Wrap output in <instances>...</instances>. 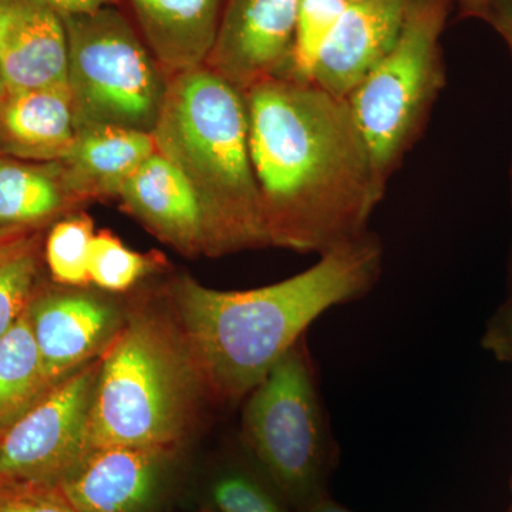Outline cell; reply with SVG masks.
<instances>
[{"label": "cell", "instance_id": "6da1fadb", "mask_svg": "<svg viewBox=\"0 0 512 512\" xmlns=\"http://www.w3.org/2000/svg\"><path fill=\"white\" fill-rule=\"evenodd\" d=\"M244 94L269 247L323 254L366 234L384 192L348 100L291 76Z\"/></svg>", "mask_w": 512, "mask_h": 512}, {"label": "cell", "instance_id": "7a4b0ae2", "mask_svg": "<svg viewBox=\"0 0 512 512\" xmlns=\"http://www.w3.org/2000/svg\"><path fill=\"white\" fill-rule=\"evenodd\" d=\"M375 234L320 254L301 274L249 291H218L183 276L171 291L173 312L205 392L220 403L245 399L333 306L372 291L382 272Z\"/></svg>", "mask_w": 512, "mask_h": 512}, {"label": "cell", "instance_id": "3957f363", "mask_svg": "<svg viewBox=\"0 0 512 512\" xmlns=\"http://www.w3.org/2000/svg\"><path fill=\"white\" fill-rule=\"evenodd\" d=\"M151 134L200 200L217 255L269 247L244 92L208 66L175 74Z\"/></svg>", "mask_w": 512, "mask_h": 512}, {"label": "cell", "instance_id": "277c9868", "mask_svg": "<svg viewBox=\"0 0 512 512\" xmlns=\"http://www.w3.org/2000/svg\"><path fill=\"white\" fill-rule=\"evenodd\" d=\"M207 396L173 312L127 311L101 356L87 450L124 446L178 451Z\"/></svg>", "mask_w": 512, "mask_h": 512}, {"label": "cell", "instance_id": "5b68a950", "mask_svg": "<svg viewBox=\"0 0 512 512\" xmlns=\"http://www.w3.org/2000/svg\"><path fill=\"white\" fill-rule=\"evenodd\" d=\"M245 399L242 444L289 507L302 512L329 495L336 454L301 340Z\"/></svg>", "mask_w": 512, "mask_h": 512}, {"label": "cell", "instance_id": "8992f818", "mask_svg": "<svg viewBox=\"0 0 512 512\" xmlns=\"http://www.w3.org/2000/svg\"><path fill=\"white\" fill-rule=\"evenodd\" d=\"M448 10L450 0H412L396 45L348 97L383 192L446 82L440 37Z\"/></svg>", "mask_w": 512, "mask_h": 512}, {"label": "cell", "instance_id": "52a82bcc", "mask_svg": "<svg viewBox=\"0 0 512 512\" xmlns=\"http://www.w3.org/2000/svg\"><path fill=\"white\" fill-rule=\"evenodd\" d=\"M69 89L76 124L153 133L168 82L150 49L117 6L64 16Z\"/></svg>", "mask_w": 512, "mask_h": 512}, {"label": "cell", "instance_id": "ba28073f", "mask_svg": "<svg viewBox=\"0 0 512 512\" xmlns=\"http://www.w3.org/2000/svg\"><path fill=\"white\" fill-rule=\"evenodd\" d=\"M100 365L101 357L66 377L0 436V484L57 485L89 454Z\"/></svg>", "mask_w": 512, "mask_h": 512}, {"label": "cell", "instance_id": "9c48e42d", "mask_svg": "<svg viewBox=\"0 0 512 512\" xmlns=\"http://www.w3.org/2000/svg\"><path fill=\"white\" fill-rule=\"evenodd\" d=\"M126 315L116 302L82 288L33 296L28 316L50 384L57 386L100 359L119 335Z\"/></svg>", "mask_w": 512, "mask_h": 512}, {"label": "cell", "instance_id": "30bf717a", "mask_svg": "<svg viewBox=\"0 0 512 512\" xmlns=\"http://www.w3.org/2000/svg\"><path fill=\"white\" fill-rule=\"evenodd\" d=\"M298 8L299 0H224L217 42L205 66L244 93L284 76Z\"/></svg>", "mask_w": 512, "mask_h": 512}, {"label": "cell", "instance_id": "8fae6325", "mask_svg": "<svg viewBox=\"0 0 512 512\" xmlns=\"http://www.w3.org/2000/svg\"><path fill=\"white\" fill-rule=\"evenodd\" d=\"M177 451L113 446L90 451L57 487L77 512H153Z\"/></svg>", "mask_w": 512, "mask_h": 512}, {"label": "cell", "instance_id": "7c38bea8", "mask_svg": "<svg viewBox=\"0 0 512 512\" xmlns=\"http://www.w3.org/2000/svg\"><path fill=\"white\" fill-rule=\"evenodd\" d=\"M410 3L412 0L350 2L320 52L311 83L348 100L396 45Z\"/></svg>", "mask_w": 512, "mask_h": 512}, {"label": "cell", "instance_id": "4fadbf2b", "mask_svg": "<svg viewBox=\"0 0 512 512\" xmlns=\"http://www.w3.org/2000/svg\"><path fill=\"white\" fill-rule=\"evenodd\" d=\"M124 210L164 244L188 256H217L210 222L183 174L154 154L121 188Z\"/></svg>", "mask_w": 512, "mask_h": 512}, {"label": "cell", "instance_id": "5bb4252c", "mask_svg": "<svg viewBox=\"0 0 512 512\" xmlns=\"http://www.w3.org/2000/svg\"><path fill=\"white\" fill-rule=\"evenodd\" d=\"M0 69L8 94L69 87L62 16L37 0H0Z\"/></svg>", "mask_w": 512, "mask_h": 512}, {"label": "cell", "instance_id": "9a60e30c", "mask_svg": "<svg viewBox=\"0 0 512 512\" xmlns=\"http://www.w3.org/2000/svg\"><path fill=\"white\" fill-rule=\"evenodd\" d=\"M157 153L153 134L110 124H76L72 150L57 161L74 200L119 197L121 188Z\"/></svg>", "mask_w": 512, "mask_h": 512}, {"label": "cell", "instance_id": "2e32d148", "mask_svg": "<svg viewBox=\"0 0 512 512\" xmlns=\"http://www.w3.org/2000/svg\"><path fill=\"white\" fill-rule=\"evenodd\" d=\"M144 40L171 76L205 66L220 30L224 0H128Z\"/></svg>", "mask_w": 512, "mask_h": 512}, {"label": "cell", "instance_id": "e0dca14e", "mask_svg": "<svg viewBox=\"0 0 512 512\" xmlns=\"http://www.w3.org/2000/svg\"><path fill=\"white\" fill-rule=\"evenodd\" d=\"M76 138L69 87L9 93L0 104V153L57 163Z\"/></svg>", "mask_w": 512, "mask_h": 512}, {"label": "cell", "instance_id": "ac0fdd59", "mask_svg": "<svg viewBox=\"0 0 512 512\" xmlns=\"http://www.w3.org/2000/svg\"><path fill=\"white\" fill-rule=\"evenodd\" d=\"M37 349L28 309L0 338V436L53 389Z\"/></svg>", "mask_w": 512, "mask_h": 512}, {"label": "cell", "instance_id": "d6986e66", "mask_svg": "<svg viewBox=\"0 0 512 512\" xmlns=\"http://www.w3.org/2000/svg\"><path fill=\"white\" fill-rule=\"evenodd\" d=\"M74 200L59 165L33 167L0 160V227H26L45 221Z\"/></svg>", "mask_w": 512, "mask_h": 512}, {"label": "cell", "instance_id": "ffe728a7", "mask_svg": "<svg viewBox=\"0 0 512 512\" xmlns=\"http://www.w3.org/2000/svg\"><path fill=\"white\" fill-rule=\"evenodd\" d=\"M92 218L77 214L50 229L46 239V262L57 284L84 288L90 284L89 259L94 238Z\"/></svg>", "mask_w": 512, "mask_h": 512}, {"label": "cell", "instance_id": "44dd1931", "mask_svg": "<svg viewBox=\"0 0 512 512\" xmlns=\"http://www.w3.org/2000/svg\"><path fill=\"white\" fill-rule=\"evenodd\" d=\"M350 2L352 0H299L291 64L284 76L311 82L320 52Z\"/></svg>", "mask_w": 512, "mask_h": 512}, {"label": "cell", "instance_id": "7402d4cb", "mask_svg": "<svg viewBox=\"0 0 512 512\" xmlns=\"http://www.w3.org/2000/svg\"><path fill=\"white\" fill-rule=\"evenodd\" d=\"M35 239L22 237L0 247V338L18 322L35 296Z\"/></svg>", "mask_w": 512, "mask_h": 512}, {"label": "cell", "instance_id": "603a6c76", "mask_svg": "<svg viewBox=\"0 0 512 512\" xmlns=\"http://www.w3.org/2000/svg\"><path fill=\"white\" fill-rule=\"evenodd\" d=\"M210 501L217 512H295L255 466L220 471L212 478Z\"/></svg>", "mask_w": 512, "mask_h": 512}, {"label": "cell", "instance_id": "cb8c5ba5", "mask_svg": "<svg viewBox=\"0 0 512 512\" xmlns=\"http://www.w3.org/2000/svg\"><path fill=\"white\" fill-rule=\"evenodd\" d=\"M148 256L127 248L119 238L100 232L90 248V284L111 293L127 292L150 271Z\"/></svg>", "mask_w": 512, "mask_h": 512}, {"label": "cell", "instance_id": "d4e9b609", "mask_svg": "<svg viewBox=\"0 0 512 512\" xmlns=\"http://www.w3.org/2000/svg\"><path fill=\"white\" fill-rule=\"evenodd\" d=\"M0 512H77L57 485L0 484Z\"/></svg>", "mask_w": 512, "mask_h": 512}, {"label": "cell", "instance_id": "484cf974", "mask_svg": "<svg viewBox=\"0 0 512 512\" xmlns=\"http://www.w3.org/2000/svg\"><path fill=\"white\" fill-rule=\"evenodd\" d=\"M47 8L55 10L62 18L64 16L83 15L110 6H117L120 0H37Z\"/></svg>", "mask_w": 512, "mask_h": 512}, {"label": "cell", "instance_id": "4316f807", "mask_svg": "<svg viewBox=\"0 0 512 512\" xmlns=\"http://www.w3.org/2000/svg\"><path fill=\"white\" fill-rule=\"evenodd\" d=\"M485 22L497 30L512 53V0H488Z\"/></svg>", "mask_w": 512, "mask_h": 512}, {"label": "cell", "instance_id": "83f0119b", "mask_svg": "<svg viewBox=\"0 0 512 512\" xmlns=\"http://www.w3.org/2000/svg\"><path fill=\"white\" fill-rule=\"evenodd\" d=\"M493 345L497 348L498 352L512 359V311L508 315L507 320H505V323H503V326L495 330Z\"/></svg>", "mask_w": 512, "mask_h": 512}, {"label": "cell", "instance_id": "f1b7e54d", "mask_svg": "<svg viewBox=\"0 0 512 512\" xmlns=\"http://www.w3.org/2000/svg\"><path fill=\"white\" fill-rule=\"evenodd\" d=\"M464 15L470 18L487 19L488 0H457Z\"/></svg>", "mask_w": 512, "mask_h": 512}, {"label": "cell", "instance_id": "f546056e", "mask_svg": "<svg viewBox=\"0 0 512 512\" xmlns=\"http://www.w3.org/2000/svg\"><path fill=\"white\" fill-rule=\"evenodd\" d=\"M302 512H355L350 511L348 508L343 507V505H340L336 503V501H333L332 498H330V495H326V497L320 498V500L316 501V503H313L312 505H309L306 510H303Z\"/></svg>", "mask_w": 512, "mask_h": 512}, {"label": "cell", "instance_id": "4dcf8cb0", "mask_svg": "<svg viewBox=\"0 0 512 512\" xmlns=\"http://www.w3.org/2000/svg\"><path fill=\"white\" fill-rule=\"evenodd\" d=\"M28 235L26 227H0V247Z\"/></svg>", "mask_w": 512, "mask_h": 512}, {"label": "cell", "instance_id": "1f68e13d", "mask_svg": "<svg viewBox=\"0 0 512 512\" xmlns=\"http://www.w3.org/2000/svg\"><path fill=\"white\" fill-rule=\"evenodd\" d=\"M6 96H8V90H6L5 80H3L2 69H0V104L5 101Z\"/></svg>", "mask_w": 512, "mask_h": 512}, {"label": "cell", "instance_id": "d6a6232c", "mask_svg": "<svg viewBox=\"0 0 512 512\" xmlns=\"http://www.w3.org/2000/svg\"><path fill=\"white\" fill-rule=\"evenodd\" d=\"M204 512H217V511L212 510V508H211V507H208V508H207V510H205Z\"/></svg>", "mask_w": 512, "mask_h": 512}, {"label": "cell", "instance_id": "836d02e7", "mask_svg": "<svg viewBox=\"0 0 512 512\" xmlns=\"http://www.w3.org/2000/svg\"><path fill=\"white\" fill-rule=\"evenodd\" d=\"M511 493H512V480H511ZM508 512H512V503H511L510 510H508Z\"/></svg>", "mask_w": 512, "mask_h": 512}, {"label": "cell", "instance_id": "e575fe53", "mask_svg": "<svg viewBox=\"0 0 512 512\" xmlns=\"http://www.w3.org/2000/svg\"><path fill=\"white\" fill-rule=\"evenodd\" d=\"M352 2H359V0H352Z\"/></svg>", "mask_w": 512, "mask_h": 512}]
</instances>
